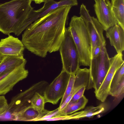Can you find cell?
<instances>
[{"mask_svg":"<svg viewBox=\"0 0 124 124\" xmlns=\"http://www.w3.org/2000/svg\"><path fill=\"white\" fill-rule=\"evenodd\" d=\"M71 6H64L36 20L25 30L22 41L25 47L38 56L58 51L63 40L67 16Z\"/></svg>","mask_w":124,"mask_h":124,"instance_id":"6da1fadb","label":"cell"},{"mask_svg":"<svg viewBox=\"0 0 124 124\" xmlns=\"http://www.w3.org/2000/svg\"><path fill=\"white\" fill-rule=\"evenodd\" d=\"M31 0H11L0 4V31L19 36L27 27L26 21L31 10Z\"/></svg>","mask_w":124,"mask_h":124,"instance_id":"7a4b0ae2","label":"cell"},{"mask_svg":"<svg viewBox=\"0 0 124 124\" xmlns=\"http://www.w3.org/2000/svg\"><path fill=\"white\" fill-rule=\"evenodd\" d=\"M49 85L47 82L41 81L14 96L8 103L6 110L0 115V120L15 121L21 112L31 106V100L35 93L38 92L43 95Z\"/></svg>","mask_w":124,"mask_h":124,"instance_id":"3957f363","label":"cell"},{"mask_svg":"<svg viewBox=\"0 0 124 124\" xmlns=\"http://www.w3.org/2000/svg\"><path fill=\"white\" fill-rule=\"evenodd\" d=\"M77 47L79 65L89 66L91 59V43L86 23L80 16L72 17L68 27Z\"/></svg>","mask_w":124,"mask_h":124,"instance_id":"277c9868","label":"cell"},{"mask_svg":"<svg viewBox=\"0 0 124 124\" xmlns=\"http://www.w3.org/2000/svg\"><path fill=\"white\" fill-rule=\"evenodd\" d=\"M62 64V70L75 74L80 68L78 52L71 33L66 28L63 40L59 49Z\"/></svg>","mask_w":124,"mask_h":124,"instance_id":"5b68a950","label":"cell"},{"mask_svg":"<svg viewBox=\"0 0 124 124\" xmlns=\"http://www.w3.org/2000/svg\"><path fill=\"white\" fill-rule=\"evenodd\" d=\"M110 66V58L103 44L101 52L96 57L91 60L90 67V76L87 90L93 88L95 93L103 82Z\"/></svg>","mask_w":124,"mask_h":124,"instance_id":"8992f818","label":"cell"},{"mask_svg":"<svg viewBox=\"0 0 124 124\" xmlns=\"http://www.w3.org/2000/svg\"><path fill=\"white\" fill-rule=\"evenodd\" d=\"M70 74L62 70L60 74L47 87L43 96L45 103L57 104L65 92Z\"/></svg>","mask_w":124,"mask_h":124,"instance_id":"52a82bcc","label":"cell"},{"mask_svg":"<svg viewBox=\"0 0 124 124\" xmlns=\"http://www.w3.org/2000/svg\"><path fill=\"white\" fill-rule=\"evenodd\" d=\"M26 63L0 76V96L12 90L17 84L27 77L29 72L25 68Z\"/></svg>","mask_w":124,"mask_h":124,"instance_id":"ba28073f","label":"cell"},{"mask_svg":"<svg viewBox=\"0 0 124 124\" xmlns=\"http://www.w3.org/2000/svg\"><path fill=\"white\" fill-rule=\"evenodd\" d=\"M123 56L122 52H120L110 58L108 70L100 87L95 93L97 99L102 102L105 101L109 95L110 83L115 72L124 63Z\"/></svg>","mask_w":124,"mask_h":124,"instance_id":"9c48e42d","label":"cell"},{"mask_svg":"<svg viewBox=\"0 0 124 124\" xmlns=\"http://www.w3.org/2000/svg\"><path fill=\"white\" fill-rule=\"evenodd\" d=\"M94 10L99 23L104 31L117 24L113 15L109 0H100L94 5Z\"/></svg>","mask_w":124,"mask_h":124,"instance_id":"30bf717a","label":"cell"},{"mask_svg":"<svg viewBox=\"0 0 124 124\" xmlns=\"http://www.w3.org/2000/svg\"><path fill=\"white\" fill-rule=\"evenodd\" d=\"M43 7L35 10L33 9L30 13L26 21L27 27L36 20L46 15L52 10L62 6H77V0H61L57 2L51 0L44 2Z\"/></svg>","mask_w":124,"mask_h":124,"instance_id":"8fae6325","label":"cell"},{"mask_svg":"<svg viewBox=\"0 0 124 124\" xmlns=\"http://www.w3.org/2000/svg\"><path fill=\"white\" fill-rule=\"evenodd\" d=\"M0 41V54L3 56L24 57L25 47L22 41L10 34Z\"/></svg>","mask_w":124,"mask_h":124,"instance_id":"7c38bea8","label":"cell"},{"mask_svg":"<svg viewBox=\"0 0 124 124\" xmlns=\"http://www.w3.org/2000/svg\"><path fill=\"white\" fill-rule=\"evenodd\" d=\"M85 22L91 41V58L97 43L99 42L106 43L103 34L104 30L97 19L93 16L90 20Z\"/></svg>","mask_w":124,"mask_h":124,"instance_id":"4fadbf2b","label":"cell"},{"mask_svg":"<svg viewBox=\"0 0 124 124\" xmlns=\"http://www.w3.org/2000/svg\"><path fill=\"white\" fill-rule=\"evenodd\" d=\"M106 36L109 40L117 53L124 50V30L117 24L106 31Z\"/></svg>","mask_w":124,"mask_h":124,"instance_id":"5bb4252c","label":"cell"},{"mask_svg":"<svg viewBox=\"0 0 124 124\" xmlns=\"http://www.w3.org/2000/svg\"><path fill=\"white\" fill-rule=\"evenodd\" d=\"M26 62V60L24 57L4 56L0 62V76Z\"/></svg>","mask_w":124,"mask_h":124,"instance_id":"9a60e30c","label":"cell"},{"mask_svg":"<svg viewBox=\"0 0 124 124\" xmlns=\"http://www.w3.org/2000/svg\"><path fill=\"white\" fill-rule=\"evenodd\" d=\"M104 110V108L101 104L96 107L88 106L83 110L68 115V120H78L85 117L92 118L95 115L102 112Z\"/></svg>","mask_w":124,"mask_h":124,"instance_id":"2e32d148","label":"cell"},{"mask_svg":"<svg viewBox=\"0 0 124 124\" xmlns=\"http://www.w3.org/2000/svg\"><path fill=\"white\" fill-rule=\"evenodd\" d=\"M50 111L46 109L40 112L31 106L21 112L16 117L15 121H36L48 114Z\"/></svg>","mask_w":124,"mask_h":124,"instance_id":"e0dca14e","label":"cell"},{"mask_svg":"<svg viewBox=\"0 0 124 124\" xmlns=\"http://www.w3.org/2000/svg\"><path fill=\"white\" fill-rule=\"evenodd\" d=\"M112 11L116 23L124 30V0H111Z\"/></svg>","mask_w":124,"mask_h":124,"instance_id":"ac0fdd59","label":"cell"},{"mask_svg":"<svg viewBox=\"0 0 124 124\" xmlns=\"http://www.w3.org/2000/svg\"><path fill=\"white\" fill-rule=\"evenodd\" d=\"M88 101V99L84 95L76 102L70 101L63 109L60 111L61 116L70 115L84 108Z\"/></svg>","mask_w":124,"mask_h":124,"instance_id":"d6986e66","label":"cell"},{"mask_svg":"<svg viewBox=\"0 0 124 124\" xmlns=\"http://www.w3.org/2000/svg\"><path fill=\"white\" fill-rule=\"evenodd\" d=\"M44 98L43 95L39 92H36L31 100V106L40 112L44 111Z\"/></svg>","mask_w":124,"mask_h":124,"instance_id":"ffe728a7","label":"cell"},{"mask_svg":"<svg viewBox=\"0 0 124 124\" xmlns=\"http://www.w3.org/2000/svg\"><path fill=\"white\" fill-rule=\"evenodd\" d=\"M124 63L116 70L113 77L110 83L109 93L112 91L116 85L119 83L122 78L124 76Z\"/></svg>","mask_w":124,"mask_h":124,"instance_id":"44dd1931","label":"cell"},{"mask_svg":"<svg viewBox=\"0 0 124 124\" xmlns=\"http://www.w3.org/2000/svg\"><path fill=\"white\" fill-rule=\"evenodd\" d=\"M75 78V74H70L64 94L62 98L60 106L64 101L71 93L73 89Z\"/></svg>","mask_w":124,"mask_h":124,"instance_id":"7402d4cb","label":"cell"},{"mask_svg":"<svg viewBox=\"0 0 124 124\" xmlns=\"http://www.w3.org/2000/svg\"><path fill=\"white\" fill-rule=\"evenodd\" d=\"M124 76L115 87L112 91L109 92V95L113 96L118 97L124 93Z\"/></svg>","mask_w":124,"mask_h":124,"instance_id":"603a6c76","label":"cell"},{"mask_svg":"<svg viewBox=\"0 0 124 124\" xmlns=\"http://www.w3.org/2000/svg\"><path fill=\"white\" fill-rule=\"evenodd\" d=\"M61 115L59 107L52 111H50L46 115L43 117L37 119L38 121H46L47 120L51 118Z\"/></svg>","mask_w":124,"mask_h":124,"instance_id":"cb8c5ba5","label":"cell"},{"mask_svg":"<svg viewBox=\"0 0 124 124\" xmlns=\"http://www.w3.org/2000/svg\"><path fill=\"white\" fill-rule=\"evenodd\" d=\"M86 89L85 86H83L78 90L73 96L70 102H75L77 101L83 95Z\"/></svg>","mask_w":124,"mask_h":124,"instance_id":"d4e9b609","label":"cell"},{"mask_svg":"<svg viewBox=\"0 0 124 124\" xmlns=\"http://www.w3.org/2000/svg\"><path fill=\"white\" fill-rule=\"evenodd\" d=\"M8 103L4 95L0 96V115L3 113L7 109Z\"/></svg>","mask_w":124,"mask_h":124,"instance_id":"484cf974","label":"cell"},{"mask_svg":"<svg viewBox=\"0 0 124 124\" xmlns=\"http://www.w3.org/2000/svg\"><path fill=\"white\" fill-rule=\"evenodd\" d=\"M105 44L106 43L101 42H99L97 43L94 49L91 59L96 57L99 54L101 51L102 45Z\"/></svg>","mask_w":124,"mask_h":124,"instance_id":"4316f807","label":"cell"},{"mask_svg":"<svg viewBox=\"0 0 124 124\" xmlns=\"http://www.w3.org/2000/svg\"><path fill=\"white\" fill-rule=\"evenodd\" d=\"M32 1H34L36 4H40L42 3L45 2L47 1L51 0H31Z\"/></svg>","mask_w":124,"mask_h":124,"instance_id":"83f0119b","label":"cell"},{"mask_svg":"<svg viewBox=\"0 0 124 124\" xmlns=\"http://www.w3.org/2000/svg\"><path fill=\"white\" fill-rule=\"evenodd\" d=\"M4 56L3 55L0 54V62Z\"/></svg>","mask_w":124,"mask_h":124,"instance_id":"f1b7e54d","label":"cell"},{"mask_svg":"<svg viewBox=\"0 0 124 124\" xmlns=\"http://www.w3.org/2000/svg\"><path fill=\"white\" fill-rule=\"evenodd\" d=\"M95 2H97L98 1H99L100 0H94Z\"/></svg>","mask_w":124,"mask_h":124,"instance_id":"f546056e","label":"cell"}]
</instances>
